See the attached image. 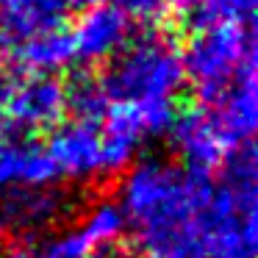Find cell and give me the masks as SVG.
Segmentation results:
<instances>
[{
	"mask_svg": "<svg viewBox=\"0 0 258 258\" xmlns=\"http://www.w3.org/2000/svg\"><path fill=\"white\" fill-rule=\"evenodd\" d=\"M108 100L142 106L153 100H172L186 84L178 34L164 25H142L131 39L97 70Z\"/></svg>",
	"mask_w": 258,
	"mask_h": 258,
	"instance_id": "cell-1",
	"label": "cell"
},
{
	"mask_svg": "<svg viewBox=\"0 0 258 258\" xmlns=\"http://www.w3.org/2000/svg\"><path fill=\"white\" fill-rule=\"evenodd\" d=\"M258 58L255 53V25L219 23L203 34L189 36L180 61L186 78L195 84L197 108L208 111L225 97L236 73L244 61Z\"/></svg>",
	"mask_w": 258,
	"mask_h": 258,
	"instance_id": "cell-2",
	"label": "cell"
},
{
	"mask_svg": "<svg viewBox=\"0 0 258 258\" xmlns=\"http://www.w3.org/2000/svg\"><path fill=\"white\" fill-rule=\"evenodd\" d=\"M3 119L9 122L6 134L34 136L50 134L64 122V84L56 75H25L12 84L6 97Z\"/></svg>",
	"mask_w": 258,
	"mask_h": 258,
	"instance_id": "cell-3",
	"label": "cell"
},
{
	"mask_svg": "<svg viewBox=\"0 0 258 258\" xmlns=\"http://www.w3.org/2000/svg\"><path fill=\"white\" fill-rule=\"evenodd\" d=\"M255 64H258V58L244 61L222 100L214 108H208V111L200 108V111L206 114L208 125H211V134L217 136L219 147H222L225 153L239 147V145H244V142H252V134H255V125H258Z\"/></svg>",
	"mask_w": 258,
	"mask_h": 258,
	"instance_id": "cell-4",
	"label": "cell"
},
{
	"mask_svg": "<svg viewBox=\"0 0 258 258\" xmlns=\"http://www.w3.org/2000/svg\"><path fill=\"white\" fill-rule=\"evenodd\" d=\"M134 34V23L111 3H97L89 12L81 14L78 25L73 31L75 56L84 61V67L95 70L97 64H106Z\"/></svg>",
	"mask_w": 258,
	"mask_h": 258,
	"instance_id": "cell-5",
	"label": "cell"
},
{
	"mask_svg": "<svg viewBox=\"0 0 258 258\" xmlns=\"http://www.w3.org/2000/svg\"><path fill=\"white\" fill-rule=\"evenodd\" d=\"M61 172L47 147L34 136H17L3 131L0 142V189L6 186H56Z\"/></svg>",
	"mask_w": 258,
	"mask_h": 258,
	"instance_id": "cell-6",
	"label": "cell"
},
{
	"mask_svg": "<svg viewBox=\"0 0 258 258\" xmlns=\"http://www.w3.org/2000/svg\"><path fill=\"white\" fill-rule=\"evenodd\" d=\"M169 136H172L175 153L180 156V167L183 169H197V172H208V175L217 172L225 150L219 147L206 114L197 106L186 103L180 108L172 128H169Z\"/></svg>",
	"mask_w": 258,
	"mask_h": 258,
	"instance_id": "cell-7",
	"label": "cell"
},
{
	"mask_svg": "<svg viewBox=\"0 0 258 258\" xmlns=\"http://www.w3.org/2000/svg\"><path fill=\"white\" fill-rule=\"evenodd\" d=\"M45 147L61 175H70V178L100 175V128L58 122L47 134Z\"/></svg>",
	"mask_w": 258,
	"mask_h": 258,
	"instance_id": "cell-8",
	"label": "cell"
},
{
	"mask_svg": "<svg viewBox=\"0 0 258 258\" xmlns=\"http://www.w3.org/2000/svg\"><path fill=\"white\" fill-rule=\"evenodd\" d=\"M12 75L14 81L25 78V75H53L56 70L67 67L75 58V42L70 28H58L50 34L34 36V39L23 42L20 47L12 50Z\"/></svg>",
	"mask_w": 258,
	"mask_h": 258,
	"instance_id": "cell-9",
	"label": "cell"
},
{
	"mask_svg": "<svg viewBox=\"0 0 258 258\" xmlns=\"http://www.w3.org/2000/svg\"><path fill=\"white\" fill-rule=\"evenodd\" d=\"M61 84H64V117H70V122L100 128L108 117L111 100H108L106 89L100 86L97 70L89 67L73 70L67 75V81H61Z\"/></svg>",
	"mask_w": 258,
	"mask_h": 258,
	"instance_id": "cell-10",
	"label": "cell"
},
{
	"mask_svg": "<svg viewBox=\"0 0 258 258\" xmlns=\"http://www.w3.org/2000/svg\"><path fill=\"white\" fill-rule=\"evenodd\" d=\"M114 9L125 14L131 23L142 25H164L167 23V0H108Z\"/></svg>",
	"mask_w": 258,
	"mask_h": 258,
	"instance_id": "cell-11",
	"label": "cell"
},
{
	"mask_svg": "<svg viewBox=\"0 0 258 258\" xmlns=\"http://www.w3.org/2000/svg\"><path fill=\"white\" fill-rule=\"evenodd\" d=\"M255 3L258 0H217V9H219L222 23L252 25V20H255Z\"/></svg>",
	"mask_w": 258,
	"mask_h": 258,
	"instance_id": "cell-12",
	"label": "cell"
},
{
	"mask_svg": "<svg viewBox=\"0 0 258 258\" xmlns=\"http://www.w3.org/2000/svg\"><path fill=\"white\" fill-rule=\"evenodd\" d=\"M86 258H142V255L131 247L128 239H114V241H108V244L95 247Z\"/></svg>",
	"mask_w": 258,
	"mask_h": 258,
	"instance_id": "cell-13",
	"label": "cell"
},
{
	"mask_svg": "<svg viewBox=\"0 0 258 258\" xmlns=\"http://www.w3.org/2000/svg\"><path fill=\"white\" fill-rule=\"evenodd\" d=\"M12 84L14 78L9 73H0V131H3V108H6V97L12 92Z\"/></svg>",
	"mask_w": 258,
	"mask_h": 258,
	"instance_id": "cell-14",
	"label": "cell"
},
{
	"mask_svg": "<svg viewBox=\"0 0 258 258\" xmlns=\"http://www.w3.org/2000/svg\"><path fill=\"white\" fill-rule=\"evenodd\" d=\"M197 3H203V0H167V9H172L175 17H178V14H183V12H189V9H195Z\"/></svg>",
	"mask_w": 258,
	"mask_h": 258,
	"instance_id": "cell-15",
	"label": "cell"
},
{
	"mask_svg": "<svg viewBox=\"0 0 258 258\" xmlns=\"http://www.w3.org/2000/svg\"><path fill=\"white\" fill-rule=\"evenodd\" d=\"M0 142H3V131H0Z\"/></svg>",
	"mask_w": 258,
	"mask_h": 258,
	"instance_id": "cell-16",
	"label": "cell"
}]
</instances>
